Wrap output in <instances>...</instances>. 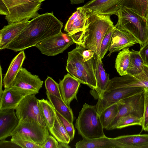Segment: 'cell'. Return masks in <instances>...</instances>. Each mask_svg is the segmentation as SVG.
<instances>
[{"mask_svg":"<svg viewBox=\"0 0 148 148\" xmlns=\"http://www.w3.org/2000/svg\"><path fill=\"white\" fill-rule=\"evenodd\" d=\"M62 23L53 12L39 15L29 21L20 34L5 49L15 52L23 51L62 32Z\"/></svg>","mask_w":148,"mask_h":148,"instance_id":"1","label":"cell"},{"mask_svg":"<svg viewBox=\"0 0 148 148\" xmlns=\"http://www.w3.org/2000/svg\"><path fill=\"white\" fill-rule=\"evenodd\" d=\"M110 16L87 12L84 29L71 35L75 43L92 50L97 56H100L103 38L109 29L114 26Z\"/></svg>","mask_w":148,"mask_h":148,"instance_id":"2","label":"cell"},{"mask_svg":"<svg viewBox=\"0 0 148 148\" xmlns=\"http://www.w3.org/2000/svg\"><path fill=\"white\" fill-rule=\"evenodd\" d=\"M117 16L118 19L115 27L130 34L140 46L148 40V19L123 7L121 8Z\"/></svg>","mask_w":148,"mask_h":148,"instance_id":"3","label":"cell"},{"mask_svg":"<svg viewBox=\"0 0 148 148\" xmlns=\"http://www.w3.org/2000/svg\"><path fill=\"white\" fill-rule=\"evenodd\" d=\"M75 126L83 138L94 139L105 136L95 105L85 103L76 119Z\"/></svg>","mask_w":148,"mask_h":148,"instance_id":"4","label":"cell"},{"mask_svg":"<svg viewBox=\"0 0 148 148\" xmlns=\"http://www.w3.org/2000/svg\"><path fill=\"white\" fill-rule=\"evenodd\" d=\"M9 11L5 18L8 24L28 21L39 15L41 3L37 0H1Z\"/></svg>","mask_w":148,"mask_h":148,"instance_id":"5","label":"cell"},{"mask_svg":"<svg viewBox=\"0 0 148 148\" xmlns=\"http://www.w3.org/2000/svg\"><path fill=\"white\" fill-rule=\"evenodd\" d=\"M141 87H123L119 85L114 77L110 79L107 87L102 95L98 99L95 105L98 114L121 100L143 91Z\"/></svg>","mask_w":148,"mask_h":148,"instance_id":"6","label":"cell"},{"mask_svg":"<svg viewBox=\"0 0 148 148\" xmlns=\"http://www.w3.org/2000/svg\"><path fill=\"white\" fill-rule=\"evenodd\" d=\"M48 128L31 120H19L10 136H15L33 142L42 147L49 136Z\"/></svg>","mask_w":148,"mask_h":148,"instance_id":"7","label":"cell"},{"mask_svg":"<svg viewBox=\"0 0 148 148\" xmlns=\"http://www.w3.org/2000/svg\"><path fill=\"white\" fill-rule=\"evenodd\" d=\"M35 95H27L23 99L15 109L16 115L19 120L33 121L48 128L39 99Z\"/></svg>","mask_w":148,"mask_h":148,"instance_id":"8","label":"cell"},{"mask_svg":"<svg viewBox=\"0 0 148 148\" xmlns=\"http://www.w3.org/2000/svg\"><path fill=\"white\" fill-rule=\"evenodd\" d=\"M74 43L75 42L69 34L61 32L40 42L35 47L42 54L54 56L63 53Z\"/></svg>","mask_w":148,"mask_h":148,"instance_id":"9","label":"cell"},{"mask_svg":"<svg viewBox=\"0 0 148 148\" xmlns=\"http://www.w3.org/2000/svg\"><path fill=\"white\" fill-rule=\"evenodd\" d=\"M83 47L76 44L75 48L68 52L67 62L74 66L81 71L86 77L88 86L92 90L97 88V82L93 66V57L86 60L82 55Z\"/></svg>","mask_w":148,"mask_h":148,"instance_id":"10","label":"cell"},{"mask_svg":"<svg viewBox=\"0 0 148 148\" xmlns=\"http://www.w3.org/2000/svg\"><path fill=\"white\" fill-rule=\"evenodd\" d=\"M144 102V90L140 92L119 101L117 102L118 114L106 130H111L120 117L127 114H132L142 118Z\"/></svg>","mask_w":148,"mask_h":148,"instance_id":"11","label":"cell"},{"mask_svg":"<svg viewBox=\"0 0 148 148\" xmlns=\"http://www.w3.org/2000/svg\"><path fill=\"white\" fill-rule=\"evenodd\" d=\"M37 94L34 91L17 87L10 86L5 88L0 95V111L11 109L15 110L27 96Z\"/></svg>","mask_w":148,"mask_h":148,"instance_id":"12","label":"cell"},{"mask_svg":"<svg viewBox=\"0 0 148 148\" xmlns=\"http://www.w3.org/2000/svg\"><path fill=\"white\" fill-rule=\"evenodd\" d=\"M125 0H90L82 7L87 12L117 15Z\"/></svg>","mask_w":148,"mask_h":148,"instance_id":"13","label":"cell"},{"mask_svg":"<svg viewBox=\"0 0 148 148\" xmlns=\"http://www.w3.org/2000/svg\"><path fill=\"white\" fill-rule=\"evenodd\" d=\"M43 83V81L38 75L32 74L26 69L22 67L11 86L32 91L38 94Z\"/></svg>","mask_w":148,"mask_h":148,"instance_id":"14","label":"cell"},{"mask_svg":"<svg viewBox=\"0 0 148 148\" xmlns=\"http://www.w3.org/2000/svg\"><path fill=\"white\" fill-rule=\"evenodd\" d=\"M137 44H139L138 41L132 35L114 26L108 56H110L113 52L129 48Z\"/></svg>","mask_w":148,"mask_h":148,"instance_id":"15","label":"cell"},{"mask_svg":"<svg viewBox=\"0 0 148 148\" xmlns=\"http://www.w3.org/2000/svg\"><path fill=\"white\" fill-rule=\"evenodd\" d=\"M93 66L97 82V88L91 90V94L97 99L100 97L106 89L110 79L106 73L100 56L95 53L93 57Z\"/></svg>","mask_w":148,"mask_h":148,"instance_id":"16","label":"cell"},{"mask_svg":"<svg viewBox=\"0 0 148 148\" xmlns=\"http://www.w3.org/2000/svg\"><path fill=\"white\" fill-rule=\"evenodd\" d=\"M81 83L70 73L65 75L59 83L62 99L68 106L74 99L77 100V95Z\"/></svg>","mask_w":148,"mask_h":148,"instance_id":"17","label":"cell"},{"mask_svg":"<svg viewBox=\"0 0 148 148\" xmlns=\"http://www.w3.org/2000/svg\"><path fill=\"white\" fill-rule=\"evenodd\" d=\"M15 110L0 111V140H5L17 125L19 120Z\"/></svg>","mask_w":148,"mask_h":148,"instance_id":"18","label":"cell"},{"mask_svg":"<svg viewBox=\"0 0 148 148\" xmlns=\"http://www.w3.org/2000/svg\"><path fill=\"white\" fill-rule=\"evenodd\" d=\"M29 21L15 22L5 26L0 31V49H5L28 24Z\"/></svg>","mask_w":148,"mask_h":148,"instance_id":"19","label":"cell"},{"mask_svg":"<svg viewBox=\"0 0 148 148\" xmlns=\"http://www.w3.org/2000/svg\"><path fill=\"white\" fill-rule=\"evenodd\" d=\"M87 11L82 6L76 8L69 18L64 26V30L72 35L82 31L84 28Z\"/></svg>","mask_w":148,"mask_h":148,"instance_id":"20","label":"cell"},{"mask_svg":"<svg viewBox=\"0 0 148 148\" xmlns=\"http://www.w3.org/2000/svg\"><path fill=\"white\" fill-rule=\"evenodd\" d=\"M114 138L120 148H148V134L122 135Z\"/></svg>","mask_w":148,"mask_h":148,"instance_id":"21","label":"cell"},{"mask_svg":"<svg viewBox=\"0 0 148 148\" xmlns=\"http://www.w3.org/2000/svg\"><path fill=\"white\" fill-rule=\"evenodd\" d=\"M76 148H119V143L114 138L106 136L91 139L83 138L75 145Z\"/></svg>","mask_w":148,"mask_h":148,"instance_id":"22","label":"cell"},{"mask_svg":"<svg viewBox=\"0 0 148 148\" xmlns=\"http://www.w3.org/2000/svg\"><path fill=\"white\" fill-rule=\"evenodd\" d=\"M25 58V53L22 51L13 59L3 79L4 88L11 86Z\"/></svg>","mask_w":148,"mask_h":148,"instance_id":"23","label":"cell"},{"mask_svg":"<svg viewBox=\"0 0 148 148\" xmlns=\"http://www.w3.org/2000/svg\"><path fill=\"white\" fill-rule=\"evenodd\" d=\"M47 98L55 110L71 123L74 121V115L72 109L63 100L57 97L46 93Z\"/></svg>","mask_w":148,"mask_h":148,"instance_id":"24","label":"cell"},{"mask_svg":"<svg viewBox=\"0 0 148 148\" xmlns=\"http://www.w3.org/2000/svg\"><path fill=\"white\" fill-rule=\"evenodd\" d=\"M126 87H141L148 88V65L145 64L143 70L140 73L126 77Z\"/></svg>","mask_w":148,"mask_h":148,"instance_id":"25","label":"cell"},{"mask_svg":"<svg viewBox=\"0 0 148 148\" xmlns=\"http://www.w3.org/2000/svg\"><path fill=\"white\" fill-rule=\"evenodd\" d=\"M130 61V50L129 48L123 49L117 55L115 67L121 76L128 75Z\"/></svg>","mask_w":148,"mask_h":148,"instance_id":"26","label":"cell"},{"mask_svg":"<svg viewBox=\"0 0 148 148\" xmlns=\"http://www.w3.org/2000/svg\"><path fill=\"white\" fill-rule=\"evenodd\" d=\"M49 130L50 134L59 143L69 144L71 141L69 135L56 113L53 125L52 127Z\"/></svg>","mask_w":148,"mask_h":148,"instance_id":"27","label":"cell"},{"mask_svg":"<svg viewBox=\"0 0 148 148\" xmlns=\"http://www.w3.org/2000/svg\"><path fill=\"white\" fill-rule=\"evenodd\" d=\"M122 7L148 19V0H125Z\"/></svg>","mask_w":148,"mask_h":148,"instance_id":"28","label":"cell"},{"mask_svg":"<svg viewBox=\"0 0 148 148\" xmlns=\"http://www.w3.org/2000/svg\"><path fill=\"white\" fill-rule=\"evenodd\" d=\"M145 63L138 51L130 50V61L128 75L133 76L138 74L143 70Z\"/></svg>","mask_w":148,"mask_h":148,"instance_id":"29","label":"cell"},{"mask_svg":"<svg viewBox=\"0 0 148 148\" xmlns=\"http://www.w3.org/2000/svg\"><path fill=\"white\" fill-rule=\"evenodd\" d=\"M142 123V118L132 114H129L120 117L111 130L121 129L131 126H141Z\"/></svg>","mask_w":148,"mask_h":148,"instance_id":"30","label":"cell"},{"mask_svg":"<svg viewBox=\"0 0 148 148\" xmlns=\"http://www.w3.org/2000/svg\"><path fill=\"white\" fill-rule=\"evenodd\" d=\"M39 101L49 130L53 125L56 116V110L50 102L47 100L39 99Z\"/></svg>","mask_w":148,"mask_h":148,"instance_id":"31","label":"cell"},{"mask_svg":"<svg viewBox=\"0 0 148 148\" xmlns=\"http://www.w3.org/2000/svg\"><path fill=\"white\" fill-rule=\"evenodd\" d=\"M119 112L117 103L108 107L99 115L101 121L104 129L109 126Z\"/></svg>","mask_w":148,"mask_h":148,"instance_id":"32","label":"cell"},{"mask_svg":"<svg viewBox=\"0 0 148 148\" xmlns=\"http://www.w3.org/2000/svg\"><path fill=\"white\" fill-rule=\"evenodd\" d=\"M46 93L57 97L62 99L59 84L52 78L48 76L45 82Z\"/></svg>","mask_w":148,"mask_h":148,"instance_id":"33","label":"cell"},{"mask_svg":"<svg viewBox=\"0 0 148 148\" xmlns=\"http://www.w3.org/2000/svg\"><path fill=\"white\" fill-rule=\"evenodd\" d=\"M66 69L67 72L78 80L81 83L88 85L87 80L84 74L71 64L67 62Z\"/></svg>","mask_w":148,"mask_h":148,"instance_id":"34","label":"cell"},{"mask_svg":"<svg viewBox=\"0 0 148 148\" xmlns=\"http://www.w3.org/2000/svg\"><path fill=\"white\" fill-rule=\"evenodd\" d=\"M114 26L111 28L106 33L102 41L100 47V57L102 60L109 50Z\"/></svg>","mask_w":148,"mask_h":148,"instance_id":"35","label":"cell"},{"mask_svg":"<svg viewBox=\"0 0 148 148\" xmlns=\"http://www.w3.org/2000/svg\"><path fill=\"white\" fill-rule=\"evenodd\" d=\"M144 110L142 118V131L148 132V88H144Z\"/></svg>","mask_w":148,"mask_h":148,"instance_id":"36","label":"cell"},{"mask_svg":"<svg viewBox=\"0 0 148 148\" xmlns=\"http://www.w3.org/2000/svg\"><path fill=\"white\" fill-rule=\"evenodd\" d=\"M11 141L20 147L23 148H42V147L27 140L15 136H12Z\"/></svg>","mask_w":148,"mask_h":148,"instance_id":"37","label":"cell"},{"mask_svg":"<svg viewBox=\"0 0 148 148\" xmlns=\"http://www.w3.org/2000/svg\"><path fill=\"white\" fill-rule=\"evenodd\" d=\"M56 112L71 138V141L74 138L75 130L73 123H70L66 119L56 110Z\"/></svg>","mask_w":148,"mask_h":148,"instance_id":"38","label":"cell"},{"mask_svg":"<svg viewBox=\"0 0 148 148\" xmlns=\"http://www.w3.org/2000/svg\"><path fill=\"white\" fill-rule=\"evenodd\" d=\"M59 143L53 136L50 135L47 138L42 148H58Z\"/></svg>","mask_w":148,"mask_h":148,"instance_id":"39","label":"cell"},{"mask_svg":"<svg viewBox=\"0 0 148 148\" xmlns=\"http://www.w3.org/2000/svg\"><path fill=\"white\" fill-rule=\"evenodd\" d=\"M138 52L145 64L148 65V40L141 46Z\"/></svg>","mask_w":148,"mask_h":148,"instance_id":"40","label":"cell"},{"mask_svg":"<svg viewBox=\"0 0 148 148\" xmlns=\"http://www.w3.org/2000/svg\"><path fill=\"white\" fill-rule=\"evenodd\" d=\"M9 14V11L6 5L4 3L0 0V14L4 15L5 16H7Z\"/></svg>","mask_w":148,"mask_h":148,"instance_id":"41","label":"cell"},{"mask_svg":"<svg viewBox=\"0 0 148 148\" xmlns=\"http://www.w3.org/2000/svg\"><path fill=\"white\" fill-rule=\"evenodd\" d=\"M71 148V147L68 144L62 143H59L58 148Z\"/></svg>","mask_w":148,"mask_h":148,"instance_id":"42","label":"cell"},{"mask_svg":"<svg viewBox=\"0 0 148 148\" xmlns=\"http://www.w3.org/2000/svg\"><path fill=\"white\" fill-rule=\"evenodd\" d=\"M85 0H70V3L73 5L83 3Z\"/></svg>","mask_w":148,"mask_h":148,"instance_id":"43","label":"cell"},{"mask_svg":"<svg viewBox=\"0 0 148 148\" xmlns=\"http://www.w3.org/2000/svg\"><path fill=\"white\" fill-rule=\"evenodd\" d=\"M1 69V85H0V95H1L2 93V92L3 90H2V69L1 67V66L0 67Z\"/></svg>","mask_w":148,"mask_h":148,"instance_id":"44","label":"cell"},{"mask_svg":"<svg viewBox=\"0 0 148 148\" xmlns=\"http://www.w3.org/2000/svg\"><path fill=\"white\" fill-rule=\"evenodd\" d=\"M40 3H41L43 1L45 0H37Z\"/></svg>","mask_w":148,"mask_h":148,"instance_id":"45","label":"cell"},{"mask_svg":"<svg viewBox=\"0 0 148 148\" xmlns=\"http://www.w3.org/2000/svg\"></svg>","mask_w":148,"mask_h":148,"instance_id":"46","label":"cell"}]
</instances>
